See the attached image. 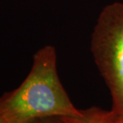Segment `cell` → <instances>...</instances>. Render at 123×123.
I'll list each match as a JSON object with an SVG mask.
<instances>
[{
	"mask_svg": "<svg viewBox=\"0 0 123 123\" xmlns=\"http://www.w3.org/2000/svg\"><path fill=\"white\" fill-rule=\"evenodd\" d=\"M81 114V110L73 105L60 80L56 53L53 45L39 49L25 80L18 88L0 96V117L7 123Z\"/></svg>",
	"mask_w": 123,
	"mask_h": 123,
	"instance_id": "1",
	"label": "cell"
},
{
	"mask_svg": "<svg viewBox=\"0 0 123 123\" xmlns=\"http://www.w3.org/2000/svg\"><path fill=\"white\" fill-rule=\"evenodd\" d=\"M91 52L111 92L112 110L123 117V2H112L99 13Z\"/></svg>",
	"mask_w": 123,
	"mask_h": 123,
	"instance_id": "2",
	"label": "cell"
},
{
	"mask_svg": "<svg viewBox=\"0 0 123 123\" xmlns=\"http://www.w3.org/2000/svg\"><path fill=\"white\" fill-rule=\"evenodd\" d=\"M77 117H58L61 123H121L122 117L113 110L105 111L99 107L81 110Z\"/></svg>",
	"mask_w": 123,
	"mask_h": 123,
	"instance_id": "3",
	"label": "cell"
},
{
	"mask_svg": "<svg viewBox=\"0 0 123 123\" xmlns=\"http://www.w3.org/2000/svg\"><path fill=\"white\" fill-rule=\"evenodd\" d=\"M25 123H61L58 117H41V118H35L30 120Z\"/></svg>",
	"mask_w": 123,
	"mask_h": 123,
	"instance_id": "4",
	"label": "cell"
},
{
	"mask_svg": "<svg viewBox=\"0 0 123 123\" xmlns=\"http://www.w3.org/2000/svg\"><path fill=\"white\" fill-rule=\"evenodd\" d=\"M0 123H7L5 120H3L2 118V117H0Z\"/></svg>",
	"mask_w": 123,
	"mask_h": 123,
	"instance_id": "5",
	"label": "cell"
},
{
	"mask_svg": "<svg viewBox=\"0 0 123 123\" xmlns=\"http://www.w3.org/2000/svg\"><path fill=\"white\" fill-rule=\"evenodd\" d=\"M121 123H123V117H122V119H121Z\"/></svg>",
	"mask_w": 123,
	"mask_h": 123,
	"instance_id": "6",
	"label": "cell"
}]
</instances>
